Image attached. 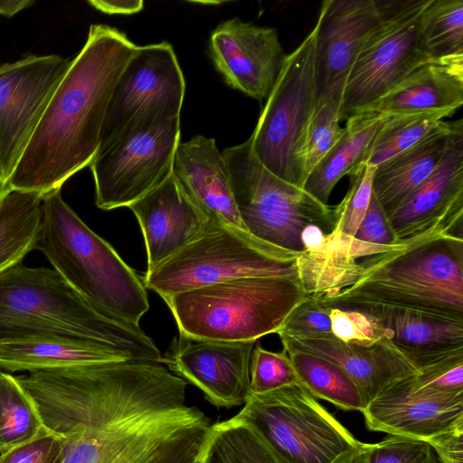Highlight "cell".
<instances>
[{
    "label": "cell",
    "mask_w": 463,
    "mask_h": 463,
    "mask_svg": "<svg viewBox=\"0 0 463 463\" xmlns=\"http://www.w3.org/2000/svg\"><path fill=\"white\" fill-rule=\"evenodd\" d=\"M44 427L64 439L61 463H198L210 418L163 364L122 361L16 376Z\"/></svg>",
    "instance_id": "obj_1"
},
{
    "label": "cell",
    "mask_w": 463,
    "mask_h": 463,
    "mask_svg": "<svg viewBox=\"0 0 463 463\" xmlns=\"http://www.w3.org/2000/svg\"><path fill=\"white\" fill-rule=\"evenodd\" d=\"M137 47L114 27L90 25L7 181L9 189L44 194L90 164L114 86Z\"/></svg>",
    "instance_id": "obj_2"
},
{
    "label": "cell",
    "mask_w": 463,
    "mask_h": 463,
    "mask_svg": "<svg viewBox=\"0 0 463 463\" xmlns=\"http://www.w3.org/2000/svg\"><path fill=\"white\" fill-rule=\"evenodd\" d=\"M41 336L83 339L133 361L162 364L138 324L98 310L54 269L20 262L0 272V343Z\"/></svg>",
    "instance_id": "obj_3"
},
{
    "label": "cell",
    "mask_w": 463,
    "mask_h": 463,
    "mask_svg": "<svg viewBox=\"0 0 463 463\" xmlns=\"http://www.w3.org/2000/svg\"><path fill=\"white\" fill-rule=\"evenodd\" d=\"M364 258L353 286L317 297L327 306L362 303L463 322V237L429 233Z\"/></svg>",
    "instance_id": "obj_4"
},
{
    "label": "cell",
    "mask_w": 463,
    "mask_h": 463,
    "mask_svg": "<svg viewBox=\"0 0 463 463\" xmlns=\"http://www.w3.org/2000/svg\"><path fill=\"white\" fill-rule=\"evenodd\" d=\"M61 188L43 194L33 250L98 310L138 324L149 309L139 276L114 248L95 233L63 201Z\"/></svg>",
    "instance_id": "obj_5"
},
{
    "label": "cell",
    "mask_w": 463,
    "mask_h": 463,
    "mask_svg": "<svg viewBox=\"0 0 463 463\" xmlns=\"http://www.w3.org/2000/svg\"><path fill=\"white\" fill-rule=\"evenodd\" d=\"M307 297L298 277H241L163 299L179 333L220 341H257L277 334Z\"/></svg>",
    "instance_id": "obj_6"
},
{
    "label": "cell",
    "mask_w": 463,
    "mask_h": 463,
    "mask_svg": "<svg viewBox=\"0 0 463 463\" xmlns=\"http://www.w3.org/2000/svg\"><path fill=\"white\" fill-rule=\"evenodd\" d=\"M298 254L213 219L188 244L146 271L143 284L163 298L241 277H297Z\"/></svg>",
    "instance_id": "obj_7"
},
{
    "label": "cell",
    "mask_w": 463,
    "mask_h": 463,
    "mask_svg": "<svg viewBox=\"0 0 463 463\" xmlns=\"http://www.w3.org/2000/svg\"><path fill=\"white\" fill-rule=\"evenodd\" d=\"M240 217L247 231L279 248L303 252V230L310 224L326 233L335 228V206L323 204L303 188L266 169L249 137L222 151Z\"/></svg>",
    "instance_id": "obj_8"
},
{
    "label": "cell",
    "mask_w": 463,
    "mask_h": 463,
    "mask_svg": "<svg viewBox=\"0 0 463 463\" xmlns=\"http://www.w3.org/2000/svg\"><path fill=\"white\" fill-rule=\"evenodd\" d=\"M236 416L279 463H340L364 444L298 383L250 394Z\"/></svg>",
    "instance_id": "obj_9"
},
{
    "label": "cell",
    "mask_w": 463,
    "mask_h": 463,
    "mask_svg": "<svg viewBox=\"0 0 463 463\" xmlns=\"http://www.w3.org/2000/svg\"><path fill=\"white\" fill-rule=\"evenodd\" d=\"M316 28L288 55L250 137L258 161L280 179L303 188L299 154L317 93Z\"/></svg>",
    "instance_id": "obj_10"
},
{
    "label": "cell",
    "mask_w": 463,
    "mask_h": 463,
    "mask_svg": "<svg viewBox=\"0 0 463 463\" xmlns=\"http://www.w3.org/2000/svg\"><path fill=\"white\" fill-rule=\"evenodd\" d=\"M428 0H381L382 18L358 53L343 92L345 118L375 102L418 67L431 62L421 51L418 28Z\"/></svg>",
    "instance_id": "obj_11"
},
{
    "label": "cell",
    "mask_w": 463,
    "mask_h": 463,
    "mask_svg": "<svg viewBox=\"0 0 463 463\" xmlns=\"http://www.w3.org/2000/svg\"><path fill=\"white\" fill-rule=\"evenodd\" d=\"M184 92V78L169 43L137 46L114 86L99 146L180 117Z\"/></svg>",
    "instance_id": "obj_12"
},
{
    "label": "cell",
    "mask_w": 463,
    "mask_h": 463,
    "mask_svg": "<svg viewBox=\"0 0 463 463\" xmlns=\"http://www.w3.org/2000/svg\"><path fill=\"white\" fill-rule=\"evenodd\" d=\"M180 143V117L126 132L99 146L89 165L96 205L105 211L128 207L172 175Z\"/></svg>",
    "instance_id": "obj_13"
},
{
    "label": "cell",
    "mask_w": 463,
    "mask_h": 463,
    "mask_svg": "<svg viewBox=\"0 0 463 463\" xmlns=\"http://www.w3.org/2000/svg\"><path fill=\"white\" fill-rule=\"evenodd\" d=\"M70 62L50 54L0 65V179L6 186Z\"/></svg>",
    "instance_id": "obj_14"
},
{
    "label": "cell",
    "mask_w": 463,
    "mask_h": 463,
    "mask_svg": "<svg viewBox=\"0 0 463 463\" xmlns=\"http://www.w3.org/2000/svg\"><path fill=\"white\" fill-rule=\"evenodd\" d=\"M256 341H220L179 333L162 364L196 386L216 408L244 405L250 396V364Z\"/></svg>",
    "instance_id": "obj_15"
},
{
    "label": "cell",
    "mask_w": 463,
    "mask_h": 463,
    "mask_svg": "<svg viewBox=\"0 0 463 463\" xmlns=\"http://www.w3.org/2000/svg\"><path fill=\"white\" fill-rule=\"evenodd\" d=\"M387 219L398 243L429 233L462 236V118L455 121L447 149L439 165Z\"/></svg>",
    "instance_id": "obj_16"
},
{
    "label": "cell",
    "mask_w": 463,
    "mask_h": 463,
    "mask_svg": "<svg viewBox=\"0 0 463 463\" xmlns=\"http://www.w3.org/2000/svg\"><path fill=\"white\" fill-rule=\"evenodd\" d=\"M209 50L227 85L260 101L270 95L288 55L274 28L239 17L218 24Z\"/></svg>",
    "instance_id": "obj_17"
},
{
    "label": "cell",
    "mask_w": 463,
    "mask_h": 463,
    "mask_svg": "<svg viewBox=\"0 0 463 463\" xmlns=\"http://www.w3.org/2000/svg\"><path fill=\"white\" fill-rule=\"evenodd\" d=\"M415 373L395 381L367 404L362 413L369 430L427 441L463 425V395L421 390L414 383Z\"/></svg>",
    "instance_id": "obj_18"
},
{
    "label": "cell",
    "mask_w": 463,
    "mask_h": 463,
    "mask_svg": "<svg viewBox=\"0 0 463 463\" xmlns=\"http://www.w3.org/2000/svg\"><path fill=\"white\" fill-rule=\"evenodd\" d=\"M382 18L380 0H325L316 28L317 96L345 86L351 68Z\"/></svg>",
    "instance_id": "obj_19"
},
{
    "label": "cell",
    "mask_w": 463,
    "mask_h": 463,
    "mask_svg": "<svg viewBox=\"0 0 463 463\" xmlns=\"http://www.w3.org/2000/svg\"><path fill=\"white\" fill-rule=\"evenodd\" d=\"M128 208L144 236L146 271L188 244L213 220L192 202L172 175Z\"/></svg>",
    "instance_id": "obj_20"
},
{
    "label": "cell",
    "mask_w": 463,
    "mask_h": 463,
    "mask_svg": "<svg viewBox=\"0 0 463 463\" xmlns=\"http://www.w3.org/2000/svg\"><path fill=\"white\" fill-rule=\"evenodd\" d=\"M172 175L192 202L211 219L247 230L238 212L226 162L214 138L197 135L180 142Z\"/></svg>",
    "instance_id": "obj_21"
},
{
    "label": "cell",
    "mask_w": 463,
    "mask_h": 463,
    "mask_svg": "<svg viewBox=\"0 0 463 463\" xmlns=\"http://www.w3.org/2000/svg\"><path fill=\"white\" fill-rule=\"evenodd\" d=\"M284 349L321 356L342 368L367 404L395 381L417 372L415 365L387 338L362 346L330 338L280 337Z\"/></svg>",
    "instance_id": "obj_22"
},
{
    "label": "cell",
    "mask_w": 463,
    "mask_h": 463,
    "mask_svg": "<svg viewBox=\"0 0 463 463\" xmlns=\"http://www.w3.org/2000/svg\"><path fill=\"white\" fill-rule=\"evenodd\" d=\"M334 306L352 307L372 317L384 330L385 337L417 370L463 350V322L379 305L345 303Z\"/></svg>",
    "instance_id": "obj_23"
},
{
    "label": "cell",
    "mask_w": 463,
    "mask_h": 463,
    "mask_svg": "<svg viewBox=\"0 0 463 463\" xmlns=\"http://www.w3.org/2000/svg\"><path fill=\"white\" fill-rule=\"evenodd\" d=\"M455 121H441L411 146L375 166L372 191L386 216L429 177L447 149Z\"/></svg>",
    "instance_id": "obj_24"
},
{
    "label": "cell",
    "mask_w": 463,
    "mask_h": 463,
    "mask_svg": "<svg viewBox=\"0 0 463 463\" xmlns=\"http://www.w3.org/2000/svg\"><path fill=\"white\" fill-rule=\"evenodd\" d=\"M463 104V60L428 62L363 109L386 114L455 111ZM362 110V109H361Z\"/></svg>",
    "instance_id": "obj_25"
},
{
    "label": "cell",
    "mask_w": 463,
    "mask_h": 463,
    "mask_svg": "<svg viewBox=\"0 0 463 463\" xmlns=\"http://www.w3.org/2000/svg\"><path fill=\"white\" fill-rule=\"evenodd\" d=\"M128 360L114 349L79 338L41 336L0 343V369L9 373Z\"/></svg>",
    "instance_id": "obj_26"
},
{
    "label": "cell",
    "mask_w": 463,
    "mask_h": 463,
    "mask_svg": "<svg viewBox=\"0 0 463 463\" xmlns=\"http://www.w3.org/2000/svg\"><path fill=\"white\" fill-rule=\"evenodd\" d=\"M389 116L372 109L348 116L338 139L310 172L303 189L321 203L327 204L338 181L363 164L372 140Z\"/></svg>",
    "instance_id": "obj_27"
},
{
    "label": "cell",
    "mask_w": 463,
    "mask_h": 463,
    "mask_svg": "<svg viewBox=\"0 0 463 463\" xmlns=\"http://www.w3.org/2000/svg\"><path fill=\"white\" fill-rule=\"evenodd\" d=\"M356 248L354 237L333 231L319 249L300 252L296 269L304 292L326 297L355 284L363 273Z\"/></svg>",
    "instance_id": "obj_28"
},
{
    "label": "cell",
    "mask_w": 463,
    "mask_h": 463,
    "mask_svg": "<svg viewBox=\"0 0 463 463\" xmlns=\"http://www.w3.org/2000/svg\"><path fill=\"white\" fill-rule=\"evenodd\" d=\"M43 194L9 191L0 199V272L33 250L42 217Z\"/></svg>",
    "instance_id": "obj_29"
},
{
    "label": "cell",
    "mask_w": 463,
    "mask_h": 463,
    "mask_svg": "<svg viewBox=\"0 0 463 463\" xmlns=\"http://www.w3.org/2000/svg\"><path fill=\"white\" fill-rule=\"evenodd\" d=\"M285 350L300 385L316 399L326 401L344 411L362 412L365 409L366 404L359 388L338 365L311 353Z\"/></svg>",
    "instance_id": "obj_30"
},
{
    "label": "cell",
    "mask_w": 463,
    "mask_h": 463,
    "mask_svg": "<svg viewBox=\"0 0 463 463\" xmlns=\"http://www.w3.org/2000/svg\"><path fill=\"white\" fill-rule=\"evenodd\" d=\"M418 36L431 62L463 60V0H428L420 14Z\"/></svg>",
    "instance_id": "obj_31"
},
{
    "label": "cell",
    "mask_w": 463,
    "mask_h": 463,
    "mask_svg": "<svg viewBox=\"0 0 463 463\" xmlns=\"http://www.w3.org/2000/svg\"><path fill=\"white\" fill-rule=\"evenodd\" d=\"M200 463H279L246 420L236 415L211 425Z\"/></svg>",
    "instance_id": "obj_32"
},
{
    "label": "cell",
    "mask_w": 463,
    "mask_h": 463,
    "mask_svg": "<svg viewBox=\"0 0 463 463\" xmlns=\"http://www.w3.org/2000/svg\"><path fill=\"white\" fill-rule=\"evenodd\" d=\"M47 429L16 377L0 369V454L32 441Z\"/></svg>",
    "instance_id": "obj_33"
},
{
    "label": "cell",
    "mask_w": 463,
    "mask_h": 463,
    "mask_svg": "<svg viewBox=\"0 0 463 463\" xmlns=\"http://www.w3.org/2000/svg\"><path fill=\"white\" fill-rule=\"evenodd\" d=\"M452 110L390 114L372 140L364 164L376 166L402 152L430 133Z\"/></svg>",
    "instance_id": "obj_34"
},
{
    "label": "cell",
    "mask_w": 463,
    "mask_h": 463,
    "mask_svg": "<svg viewBox=\"0 0 463 463\" xmlns=\"http://www.w3.org/2000/svg\"><path fill=\"white\" fill-rule=\"evenodd\" d=\"M344 88L345 86H338L317 97L299 154L304 184L343 131L340 120Z\"/></svg>",
    "instance_id": "obj_35"
},
{
    "label": "cell",
    "mask_w": 463,
    "mask_h": 463,
    "mask_svg": "<svg viewBox=\"0 0 463 463\" xmlns=\"http://www.w3.org/2000/svg\"><path fill=\"white\" fill-rule=\"evenodd\" d=\"M297 383L300 384L285 349L272 352L255 343L250 364L251 394L266 393Z\"/></svg>",
    "instance_id": "obj_36"
},
{
    "label": "cell",
    "mask_w": 463,
    "mask_h": 463,
    "mask_svg": "<svg viewBox=\"0 0 463 463\" xmlns=\"http://www.w3.org/2000/svg\"><path fill=\"white\" fill-rule=\"evenodd\" d=\"M375 166L360 164L349 174V188L343 200L335 206V232L354 237L369 205L372 180Z\"/></svg>",
    "instance_id": "obj_37"
},
{
    "label": "cell",
    "mask_w": 463,
    "mask_h": 463,
    "mask_svg": "<svg viewBox=\"0 0 463 463\" xmlns=\"http://www.w3.org/2000/svg\"><path fill=\"white\" fill-rule=\"evenodd\" d=\"M277 334L279 338L294 339L335 336L331 328L329 307L317 297H307L289 313Z\"/></svg>",
    "instance_id": "obj_38"
},
{
    "label": "cell",
    "mask_w": 463,
    "mask_h": 463,
    "mask_svg": "<svg viewBox=\"0 0 463 463\" xmlns=\"http://www.w3.org/2000/svg\"><path fill=\"white\" fill-rule=\"evenodd\" d=\"M333 335L340 341L369 346L386 338L382 326L366 313L347 306H328Z\"/></svg>",
    "instance_id": "obj_39"
},
{
    "label": "cell",
    "mask_w": 463,
    "mask_h": 463,
    "mask_svg": "<svg viewBox=\"0 0 463 463\" xmlns=\"http://www.w3.org/2000/svg\"><path fill=\"white\" fill-rule=\"evenodd\" d=\"M366 463H440L431 445L421 439L388 435L368 444Z\"/></svg>",
    "instance_id": "obj_40"
},
{
    "label": "cell",
    "mask_w": 463,
    "mask_h": 463,
    "mask_svg": "<svg viewBox=\"0 0 463 463\" xmlns=\"http://www.w3.org/2000/svg\"><path fill=\"white\" fill-rule=\"evenodd\" d=\"M413 380L420 389L436 394L463 395V350L418 369Z\"/></svg>",
    "instance_id": "obj_41"
},
{
    "label": "cell",
    "mask_w": 463,
    "mask_h": 463,
    "mask_svg": "<svg viewBox=\"0 0 463 463\" xmlns=\"http://www.w3.org/2000/svg\"><path fill=\"white\" fill-rule=\"evenodd\" d=\"M64 439L46 430L24 445L0 454V463H61Z\"/></svg>",
    "instance_id": "obj_42"
},
{
    "label": "cell",
    "mask_w": 463,
    "mask_h": 463,
    "mask_svg": "<svg viewBox=\"0 0 463 463\" xmlns=\"http://www.w3.org/2000/svg\"><path fill=\"white\" fill-rule=\"evenodd\" d=\"M354 237L377 245L395 246L400 244L390 227L385 213L373 192L366 213Z\"/></svg>",
    "instance_id": "obj_43"
},
{
    "label": "cell",
    "mask_w": 463,
    "mask_h": 463,
    "mask_svg": "<svg viewBox=\"0 0 463 463\" xmlns=\"http://www.w3.org/2000/svg\"><path fill=\"white\" fill-rule=\"evenodd\" d=\"M440 463H463V425H459L427 440Z\"/></svg>",
    "instance_id": "obj_44"
},
{
    "label": "cell",
    "mask_w": 463,
    "mask_h": 463,
    "mask_svg": "<svg viewBox=\"0 0 463 463\" xmlns=\"http://www.w3.org/2000/svg\"><path fill=\"white\" fill-rule=\"evenodd\" d=\"M88 3L108 14H134L139 13L144 6L142 0H89Z\"/></svg>",
    "instance_id": "obj_45"
},
{
    "label": "cell",
    "mask_w": 463,
    "mask_h": 463,
    "mask_svg": "<svg viewBox=\"0 0 463 463\" xmlns=\"http://www.w3.org/2000/svg\"><path fill=\"white\" fill-rule=\"evenodd\" d=\"M327 234L317 225H307L301 233L304 251L319 249L324 244Z\"/></svg>",
    "instance_id": "obj_46"
},
{
    "label": "cell",
    "mask_w": 463,
    "mask_h": 463,
    "mask_svg": "<svg viewBox=\"0 0 463 463\" xmlns=\"http://www.w3.org/2000/svg\"><path fill=\"white\" fill-rule=\"evenodd\" d=\"M33 5V0H0V14L11 17Z\"/></svg>",
    "instance_id": "obj_47"
},
{
    "label": "cell",
    "mask_w": 463,
    "mask_h": 463,
    "mask_svg": "<svg viewBox=\"0 0 463 463\" xmlns=\"http://www.w3.org/2000/svg\"><path fill=\"white\" fill-rule=\"evenodd\" d=\"M368 444L369 443H364L360 449L340 463H366Z\"/></svg>",
    "instance_id": "obj_48"
},
{
    "label": "cell",
    "mask_w": 463,
    "mask_h": 463,
    "mask_svg": "<svg viewBox=\"0 0 463 463\" xmlns=\"http://www.w3.org/2000/svg\"><path fill=\"white\" fill-rule=\"evenodd\" d=\"M9 191V188L0 179V199Z\"/></svg>",
    "instance_id": "obj_49"
},
{
    "label": "cell",
    "mask_w": 463,
    "mask_h": 463,
    "mask_svg": "<svg viewBox=\"0 0 463 463\" xmlns=\"http://www.w3.org/2000/svg\"><path fill=\"white\" fill-rule=\"evenodd\" d=\"M198 463H200V460H199V462H198Z\"/></svg>",
    "instance_id": "obj_50"
}]
</instances>
